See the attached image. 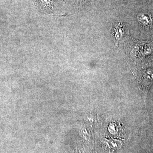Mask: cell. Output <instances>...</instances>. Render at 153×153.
Masks as SVG:
<instances>
[{
	"label": "cell",
	"instance_id": "2",
	"mask_svg": "<svg viewBox=\"0 0 153 153\" xmlns=\"http://www.w3.org/2000/svg\"><path fill=\"white\" fill-rule=\"evenodd\" d=\"M105 144L109 149L113 150L120 149L123 145V143L120 140L114 139H106L105 140Z\"/></svg>",
	"mask_w": 153,
	"mask_h": 153
},
{
	"label": "cell",
	"instance_id": "1",
	"mask_svg": "<svg viewBox=\"0 0 153 153\" xmlns=\"http://www.w3.org/2000/svg\"><path fill=\"white\" fill-rule=\"evenodd\" d=\"M112 35L114 38L116 44L117 45L119 41L122 39L125 35V30L122 23L118 22L114 25Z\"/></svg>",
	"mask_w": 153,
	"mask_h": 153
},
{
	"label": "cell",
	"instance_id": "3",
	"mask_svg": "<svg viewBox=\"0 0 153 153\" xmlns=\"http://www.w3.org/2000/svg\"><path fill=\"white\" fill-rule=\"evenodd\" d=\"M137 19L139 22L145 27H150L152 23L150 15L146 13H140L138 16Z\"/></svg>",
	"mask_w": 153,
	"mask_h": 153
}]
</instances>
